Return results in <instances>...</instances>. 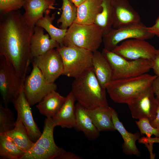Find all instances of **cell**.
Segmentation results:
<instances>
[{
	"instance_id": "cell-33",
	"label": "cell",
	"mask_w": 159,
	"mask_h": 159,
	"mask_svg": "<svg viewBox=\"0 0 159 159\" xmlns=\"http://www.w3.org/2000/svg\"><path fill=\"white\" fill-rule=\"evenodd\" d=\"M154 92L156 98L159 100V84L155 87ZM138 143L145 144L147 143H159V137L151 138L147 137H141L138 140Z\"/></svg>"
},
{
	"instance_id": "cell-9",
	"label": "cell",
	"mask_w": 159,
	"mask_h": 159,
	"mask_svg": "<svg viewBox=\"0 0 159 159\" xmlns=\"http://www.w3.org/2000/svg\"><path fill=\"white\" fill-rule=\"evenodd\" d=\"M23 83L14 67L3 56H0V91L4 106L17 96L23 89Z\"/></svg>"
},
{
	"instance_id": "cell-17",
	"label": "cell",
	"mask_w": 159,
	"mask_h": 159,
	"mask_svg": "<svg viewBox=\"0 0 159 159\" xmlns=\"http://www.w3.org/2000/svg\"><path fill=\"white\" fill-rule=\"evenodd\" d=\"M44 29L37 25L34 28L30 42L31 53L33 58L60 46L58 43L50 38L48 34H45Z\"/></svg>"
},
{
	"instance_id": "cell-2",
	"label": "cell",
	"mask_w": 159,
	"mask_h": 159,
	"mask_svg": "<svg viewBox=\"0 0 159 159\" xmlns=\"http://www.w3.org/2000/svg\"><path fill=\"white\" fill-rule=\"evenodd\" d=\"M74 79L71 92L78 102L88 110L108 106L106 89L100 84L92 67Z\"/></svg>"
},
{
	"instance_id": "cell-11",
	"label": "cell",
	"mask_w": 159,
	"mask_h": 159,
	"mask_svg": "<svg viewBox=\"0 0 159 159\" xmlns=\"http://www.w3.org/2000/svg\"><path fill=\"white\" fill-rule=\"evenodd\" d=\"M157 50L145 40L132 39L122 42L112 51L128 60L145 59L152 61Z\"/></svg>"
},
{
	"instance_id": "cell-32",
	"label": "cell",
	"mask_w": 159,
	"mask_h": 159,
	"mask_svg": "<svg viewBox=\"0 0 159 159\" xmlns=\"http://www.w3.org/2000/svg\"><path fill=\"white\" fill-rule=\"evenodd\" d=\"M25 0H0L1 14H5L19 10L24 7Z\"/></svg>"
},
{
	"instance_id": "cell-1",
	"label": "cell",
	"mask_w": 159,
	"mask_h": 159,
	"mask_svg": "<svg viewBox=\"0 0 159 159\" xmlns=\"http://www.w3.org/2000/svg\"><path fill=\"white\" fill-rule=\"evenodd\" d=\"M1 14L0 56L12 65L24 83L33 59L30 42L34 28L26 23L19 10Z\"/></svg>"
},
{
	"instance_id": "cell-37",
	"label": "cell",
	"mask_w": 159,
	"mask_h": 159,
	"mask_svg": "<svg viewBox=\"0 0 159 159\" xmlns=\"http://www.w3.org/2000/svg\"><path fill=\"white\" fill-rule=\"evenodd\" d=\"M150 123L153 127L159 128V104L157 109L156 117L155 119L150 122Z\"/></svg>"
},
{
	"instance_id": "cell-12",
	"label": "cell",
	"mask_w": 159,
	"mask_h": 159,
	"mask_svg": "<svg viewBox=\"0 0 159 159\" xmlns=\"http://www.w3.org/2000/svg\"><path fill=\"white\" fill-rule=\"evenodd\" d=\"M159 100L155 97L152 86L127 104L133 118H145L150 122L155 118Z\"/></svg>"
},
{
	"instance_id": "cell-5",
	"label": "cell",
	"mask_w": 159,
	"mask_h": 159,
	"mask_svg": "<svg viewBox=\"0 0 159 159\" xmlns=\"http://www.w3.org/2000/svg\"><path fill=\"white\" fill-rule=\"evenodd\" d=\"M102 53L111 67L112 80L139 76L147 73L152 69V61L149 60H128L112 51L105 49Z\"/></svg>"
},
{
	"instance_id": "cell-22",
	"label": "cell",
	"mask_w": 159,
	"mask_h": 159,
	"mask_svg": "<svg viewBox=\"0 0 159 159\" xmlns=\"http://www.w3.org/2000/svg\"><path fill=\"white\" fill-rule=\"evenodd\" d=\"M66 99L56 90H53L46 95L37 105L39 112L47 117H52L59 111Z\"/></svg>"
},
{
	"instance_id": "cell-16",
	"label": "cell",
	"mask_w": 159,
	"mask_h": 159,
	"mask_svg": "<svg viewBox=\"0 0 159 159\" xmlns=\"http://www.w3.org/2000/svg\"><path fill=\"white\" fill-rule=\"evenodd\" d=\"M55 0H25L23 14L26 23L34 28L37 22L48 10L54 9Z\"/></svg>"
},
{
	"instance_id": "cell-31",
	"label": "cell",
	"mask_w": 159,
	"mask_h": 159,
	"mask_svg": "<svg viewBox=\"0 0 159 159\" xmlns=\"http://www.w3.org/2000/svg\"><path fill=\"white\" fill-rule=\"evenodd\" d=\"M135 123L141 135L145 134L148 137H151L153 135L156 137H159V128L153 127L147 119H139V120L135 121Z\"/></svg>"
},
{
	"instance_id": "cell-4",
	"label": "cell",
	"mask_w": 159,
	"mask_h": 159,
	"mask_svg": "<svg viewBox=\"0 0 159 159\" xmlns=\"http://www.w3.org/2000/svg\"><path fill=\"white\" fill-rule=\"evenodd\" d=\"M103 36L102 29L95 24L73 23L67 29L63 45L84 49L93 52L97 50Z\"/></svg>"
},
{
	"instance_id": "cell-14",
	"label": "cell",
	"mask_w": 159,
	"mask_h": 159,
	"mask_svg": "<svg viewBox=\"0 0 159 159\" xmlns=\"http://www.w3.org/2000/svg\"><path fill=\"white\" fill-rule=\"evenodd\" d=\"M112 27L119 28L141 22L139 15L128 0H111Z\"/></svg>"
},
{
	"instance_id": "cell-13",
	"label": "cell",
	"mask_w": 159,
	"mask_h": 159,
	"mask_svg": "<svg viewBox=\"0 0 159 159\" xmlns=\"http://www.w3.org/2000/svg\"><path fill=\"white\" fill-rule=\"evenodd\" d=\"M34 62L46 80L54 83L63 72V66L60 54L56 49H53L33 59Z\"/></svg>"
},
{
	"instance_id": "cell-3",
	"label": "cell",
	"mask_w": 159,
	"mask_h": 159,
	"mask_svg": "<svg viewBox=\"0 0 159 159\" xmlns=\"http://www.w3.org/2000/svg\"><path fill=\"white\" fill-rule=\"evenodd\" d=\"M157 77L155 74L145 73L132 77L112 80L106 85L105 88L113 101L128 104L152 86Z\"/></svg>"
},
{
	"instance_id": "cell-38",
	"label": "cell",
	"mask_w": 159,
	"mask_h": 159,
	"mask_svg": "<svg viewBox=\"0 0 159 159\" xmlns=\"http://www.w3.org/2000/svg\"><path fill=\"white\" fill-rule=\"evenodd\" d=\"M77 7L84 2L86 0H70Z\"/></svg>"
},
{
	"instance_id": "cell-15",
	"label": "cell",
	"mask_w": 159,
	"mask_h": 159,
	"mask_svg": "<svg viewBox=\"0 0 159 159\" xmlns=\"http://www.w3.org/2000/svg\"><path fill=\"white\" fill-rule=\"evenodd\" d=\"M12 102L17 111V117L21 119L30 139L33 142H35L42 133L33 119L31 105L26 98L23 89Z\"/></svg>"
},
{
	"instance_id": "cell-6",
	"label": "cell",
	"mask_w": 159,
	"mask_h": 159,
	"mask_svg": "<svg viewBox=\"0 0 159 159\" xmlns=\"http://www.w3.org/2000/svg\"><path fill=\"white\" fill-rule=\"evenodd\" d=\"M56 49L62 61V75L75 78L92 67L93 52L82 48L64 45Z\"/></svg>"
},
{
	"instance_id": "cell-24",
	"label": "cell",
	"mask_w": 159,
	"mask_h": 159,
	"mask_svg": "<svg viewBox=\"0 0 159 159\" xmlns=\"http://www.w3.org/2000/svg\"><path fill=\"white\" fill-rule=\"evenodd\" d=\"M113 109L108 106L88 110L93 123L100 132L115 130L112 117Z\"/></svg>"
},
{
	"instance_id": "cell-27",
	"label": "cell",
	"mask_w": 159,
	"mask_h": 159,
	"mask_svg": "<svg viewBox=\"0 0 159 159\" xmlns=\"http://www.w3.org/2000/svg\"><path fill=\"white\" fill-rule=\"evenodd\" d=\"M25 153L5 133L0 134V159H22Z\"/></svg>"
},
{
	"instance_id": "cell-20",
	"label": "cell",
	"mask_w": 159,
	"mask_h": 159,
	"mask_svg": "<svg viewBox=\"0 0 159 159\" xmlns=\"http://www.w3.org/2000/svg\"><path fill=\"white\" fill-rule=\"evenodd\" d=\"M76 122L74 128L77 131H82L90 140L96 139L100 132L93 123L88 110L78 102L75 105Z\"/></svg>"
},
{
	"instance_id": "cell-25",
	"label": "cell",
	"mask_w": 159,
	"mask_h": 159,
	"mask_svg": "<svg viewBox=\"0 0 159 159\" xmlns=\"http://www.w3.org/2000/svg\"><path fill=\"white\" fill-rule=\"evenodd\" d=\"M5 133L25 153L31 148L34 143L30 139L26 127L19 117H17L14 128Z\"/></svg>"
},
{
	"instance_id": "cell-39",
	"label": "cell",
	"mask_w": 159,
	"mask_h": 159,
	"mask_svg": "<svg viewBox=\"0 0 159 159\" xmlns=\"http://www.w3.org/2000/svg\"></svg>"
},
{
	"instance_id": "cell-30",
	"label": "cell",
	"mask_w": 159,
	"mask_h": 159,
	"mask_svg": "<svg viewBox=\"0 0 159 159\" xmlns=\"http://www.w3.org/2000/svg\"><path fill=\"white\" fill-rule=\"evenodd\" d=\"M16 123L13 114L8 107L0 104V134L5 133L12 130Z\"/></svg>"
},
{
	"instance_id": "cell-26",
	"label": "cell",
	"mask_w": 159,
	"mask_h": 159,
	"mask_svg": "<svg viewBox=\"0 0 159 159\" xmlns=\"http://www.w3.org/2000/svg\"><path fill=\"white\" fill-rule=\"evenodd\" d=\"M50 10H47L43 17L36 23L37 25L42 28L48 33L50 38L58 43L60 46L63 45V40L67 29L58 28L52 24L56 14L54 13L50 16Z\"/></svg>"
},
{
	"instance_id": "cell-35",
	"label": "cell",
	"mask_w": 159,
	"mask_h": 159,
	"mask_svg": "<svg viewBox=\"0 0 159 159\" xmlns=\"http://www.w3.org/2000/svg\"><path fill=\"white\" fill-rule=\"evenodd\" d=\"M152 69L155 75L159 77V49H157L154 58L152 61Z\"/></svg>"
},
{
	"instance_id": "cell-21",
	"label": "cell",
	"mask_w": 159,
	"mask_h": 159,
	"mask_svg": "<svg viewBox=\"0 0 159 159\" xmlns=\"http://www.w3.org/2000/svg\"><path fill=\"white\" fill-rule=\"evenodd\" d=\"M103 0H86L77 7V14L74 23L94 24L97 15L102 10Z\"/></svg>"
},
{
	"instance_id": "cell-10",
	"label": "cell",
	"mask_w": 159,
	"mask_h": 159,
	"mask_svg": "<svg viewBox=\"0 0 159 159\" xmlns=\"http://www.w3.org/2000/svg\"><path fill=\"white\" fill-rule=\"evenodd\" d=\"M141 22L135 24L117 29L112 28L103 35L102 42L104 48L112 51L119 43L126 40L136 39L146 40L155 36L148 32Z\"/></svg>"
},
{
	"instance_id": "cell-18",
	"label": "cell",
	"mask_w": 159,
	"mask_h": 159,
	"mask_svg": "<svg viewBox=\"0 0 159 159\" xmlns=\"http://www.w3.org/2000/svg\"><path fill=\"white\" fill-rule=\"evenodd\" d=\"M112 117L115 130L119 132L124 140L122 145V152L128 155H134L139 157L140 154L136 145V142L140 138V132L137 131L132 133L126 130L122 123L120 121L117 113L114 109Z\"/></svg>"
},
{
	"instance_id": "cell-28",
	"label": "cell",
	"mask_w": 159,
	"mask_h": 159,
	"mask_svg": "<svg viewBox=\"0 0 159 159\" xmlns=\"http://www.w3.org/2000/svg\"><path fill=\"white\" fill-rule=\"evenodd\" d=\"M111 0H103L102 10L97 15L94 24L102 30L103 35L107 34L113 28L112 11Z\"/></svg>"
},
{
	"instance_id": "cell-19",
	"label": "cell",
	"mask_w": 159,
	"mask_h": 159,
	"mask_svg": "<svg viewBox=\"0 0 159 159\" xmlns=\"http://www.w3.org/2000/svg\"><path fill=\"white\" fill-rule=\"evenodd\" d=\"M76 99L70 92L58 112L52 117L55 126L62 128L74 127L76 122L75 102Z\"/></svg>"
},
{
	"instance_id": "cell-29",
	"label": "cell",
	"mask_w": 159,
	"mask_h": 159,
	"mask_svg": "<svg viewBox=\"0 0 159 159\" xmlns=\"http://www.w3.org/2000/svg\"><path fill=\"white\" fill-rule=\"evenodd\" d=\"M62 14L57 20L59 28L67 29L74 23L77 14V7L70 0H62Z\"/></svg>"
},
{
	"instance_id": "cell-23",
	"label": "cell",
	"mask_w": 159,
	"mask_h": 159,
	"mask_svg": "<svg viewBox=\"0 0 159 159\" xmlns=\"http://www.w3.org/2000/svg\"><path fill=\"white\" fill-rule=\"evenodd\" d=\"M92 68L100 84L105 88L106 85L112 80V71L107 59L98 50L93 52Z\"/></svg>"
},
{
	"instance_id": "cell-36",
	"label": "cell",
	"mask_w": 159,
	"mask_h": 159,
	"mask_svg": "<svg viewBox=\"0 0 159 159\" xmlns=\"http://www.w3.org/2000/svg\"><path fill=\"white\" fill-rule=\"evenodd\" d=\"M82 158L70 152L65 150L57 158V159H81Z\"/></svg>"
},
{
	"instance_id": "cell-8",
	"label": "cell",
	"mask_w": 159,
	"mask_h": 159,
	"mask_svg": "<svg viewBox=\"0 0 159 159\" xmlns=\"http://www.w3.org/2000/svg\"><path fill=\"white\" fill-rule=\"evenodd\" d=\"M32 63V69L26 77L23 86L24 94L31 106L39 103L46 95L56 90L57 88L54 83L48 82L35 63Z\"/></svg>"
},
{
	"instance_id": "cell-34",
	"label": "cell",
	"mask_w": 159,
	"mask_h": 159,
	"mask_svg": "<svg viewBox=\"0 0 159 159\" xmlns=\"http://www.w3.org/2000/svg\"><path fill=\"white\" fill-rule=\"evenodd\" d=\"M146 28L148 32L159 38V15L154 24L152 26H146Z\"/></svg>"
},
{
	"instance_id": "cell-7",
	"label": "cell",
	"mask_w": 159,
	"mask_h": 159,
	"mask_svg": "<svg viewBox=\"0 0 159 159\" xmlns=\"http://www.w3.org/2000/svg\"><path fill=\"white\" fill-rule=\"evenodd\" d=\"M55 127L52 117H47L41 136L22 159H57L65 150L55 143L53 132Z\"/></svg>"
}]
</instances>
